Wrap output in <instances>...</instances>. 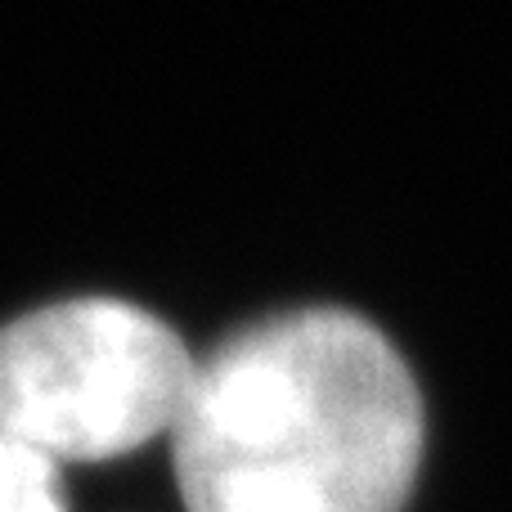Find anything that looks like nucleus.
Masks as SVG:
<instances>
[{
	"mask_svg": "<svg viewBox=\"0 0 512 512\" xmlns=\"http://www.w3.org/2000/svg\"><path fill=\"white\" fill-rule=\"evenodd\" d=\"M423 459V396L369 319L306 306L198 360L171 427L185 512H400Z\"/></svg>",
	"mask_w": 512,
	"mask_h": 512,
	"instance_id": "obj_1",
	"label": "nucleus"
},
{
	"mask_svg": "<svg viewBox=\"0 0 512 512\" xmlns=\"http://www.w3.org/2000/svg\"><path fill=\"white\" fill-rule=\"evenodd\" d=\"M198 360L117 297L54 301L0 328V432L54 463H104L180 423Z\"/></svg>",
	"mask_w": 512,
	"mask_h": 512,
	"instance_id": "obj_2",
	"label": "nucleus"
},
{
	"mask_svg": "<svg viewBox=\"0 0 512 512\" xmlns=\"http://www.w3.org/2000/svg\"><path fill=\"white\" fill-rule=\"evenodd\" d=\"M0 512H68L59 463L0 432Z\"/></svg>",
	"mask_w": 512,
	"mask_h": 512,
	"instance_id": "obj_3",
	"label": "nucleus"
}]
</instances>
